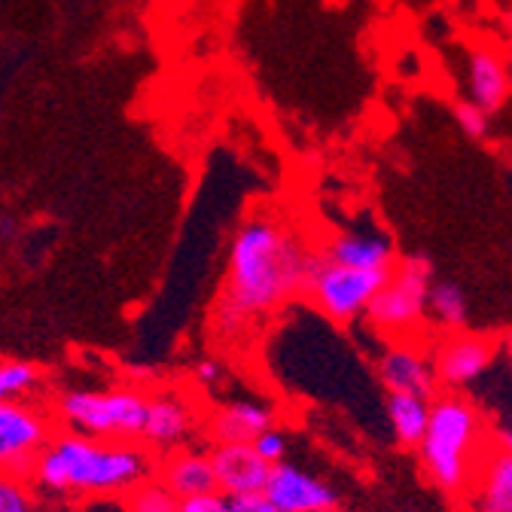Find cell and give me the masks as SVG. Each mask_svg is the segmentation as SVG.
Segmentation results:
<instances>
[{
	"label": "cell",
	"instance_id": "cell-1",
	"mask_svg": "<svg viewBox=\"0 0 512 512\" xmlns=\"http://www.w3.org/2000/svg\"><path fill=\"white\" fill-rule=\"evenodd\" d=\"M314 250L281 217L256 214L229 244L226 281L214 302V336L241 345L290 299L308 290Z\"/></svg>",
	"mask_w": 512,
	"mask_h": 512
},
{
	"label": "cell",
	"instance_id": "cell-2",
	"mask_svg": "<svg viewBox=\"0 0 512 512\" xmlns=\"http://www.w3.org/2000/svg\"><path fill=\"white\" fill-rule=\"evenodd\" d=\"M150 476H156V464L141 442H107L61 430L43 448L31 479L49 494H80L89 500L125 497Z\"/></svg>",
	"mask_w": 512,
	"mask_h": 512
},
{
	"label": "cell",
	"instance_id": "cell-3",
	"mask_svg": "<svg viewBox=\"0 0 512 512\" xmlns=\"http://www.w3.org/2000/svg\"><path fill=\"white\" fill-rule=\"evenodd\" d=\"M494 448L485 415L461 391L430 400V424L418 445L427 479L445 494H467L485 455Z\"/></svg>",
	"mask_w": 512,
	"mask_h": 512
},
{
	"label": "cell",
	"instance_id": "cell-4",
	"mask_svg": "<svg viewBox=\"0 0 512 512\" xmlns=\"http://www.w3.org/2000/svg\"><path fill=\"white\" fill-rule=\"evenodd\" d=\"M436 281V266L430 256L412 253L394 266L388 284L372 299L366 311V324L391 342H412L415 333L424 330L427 320V296Z\"/></svg>",
	"mask_w": 512,
	"mask_h": 512
},
{
	"label": "cell",
	"instance_id": "cell-5",
	"mask_svg": "<svg viewBox=\"0 0 512 512\" xmlns=\"http://www.w3.org/2000/svg\"><path fill=\"white\" fill-rule=\"evenodd\" d=\"M61 424L107 442H141L147 424V394L135 388L68 391L58 400Z\"/></svg>",
	"mask_w": 512,
	"mask_h": 512
},
{
	"label": "cell",
	"instance_id": "cell-6",
	"mask_svg": "<svg viewBox=\"0 0 512 512\" xmlns=\"http://www.w3.org/2000/svg\"><path fill=\"white\" fill-rule=\"evenodd\" d=\"M391 272L348 269V266L327 260L324 250H314L305 293L317 305L320 314H327L330 320H336V324H354L357 317H366L372 299L381 293L384 284H388Z\"/></svg>",
	"mask_w": 512,
	"mask_h": 512
},
{
	"label": "cell",
	"instance_id": "cell-7",
	"mask_svg": "<svg viewBox=\"0 0 512 512\" xmlns=\"http://www.w3.org/2000/svg\"><path fill=\"white\" fill-rule=\"evenodd\" d=\"M49 415L31 403H0V476H34V464L52 439Z\"/></svg>",
	"mask_w": 512,
	"mask_h": 512
},
{
	"label": "cell",
	"instance_id": "cell-8",
	"mask_svg": "<svg viewBox=\"0 0 512 512\" xmlns=\"http://www.w3.org/2000/svg\"><path fill=\"white\" fill-rule=\"evenodd\" d=\"M199 430L196 403L180 388H162L147 397V424L141 433V445L150 455H171L189 445L192 433Z\"/></svg>",
	"mask_w": 512,
	"mask_h": 512
},
{
	"label": "cell",
	"instance_id": "cell-9",
	"mask_svg": "<svg viewBox=\"0 0 512 512\" xmlns=\"http://www.w3.org/2000/svg\"><path fill=\"white\" fill-rule=\"evenodd\" d=\"M430 354H433L439 388L464 391L488 375V369L494 366V357H497V345L488 336L464 330V333L442 336Z\"/></svg>",
	"mask_w": 512,
	"mask_h": 512
},
{
	"label": "cell",
	"instance_id": "cell-10",
	"mask_svg": "<svg viewBox=\"0 0 512 512\" xmlns=\"http://www.w3.org/2000/svg\"><path fill=\"white\" fill-rule=\"evenodd\" d=\"M378 378L388 388V394H412L433 400L439 378L433 366V354L415 348L412 342H394L381 351L378 357Z\"/></svg>",
	"mask_w": 512,
	"mask_h": 512
},
{
	"label": "cell",
	"instance_id": "cell-11",
	"mask_svg": "<svg viewBox=\"0 0 512 512\" xmlns=\"http://www.w3.org/2000/svg\"><path fill=\"white\" fill-rule=\"evenodd\" d=\"M211 461L217 473V491L226 497H244L266 491L272 464L263 461L253 442H217L211 445Z\"/></svg>",
	"mask_w": 512,
	"mask_h": 512
},
{
	"label": "cell",
	"instance_id": "cell-12",
	"mask_svg": "<svg viewBox=\"0 0 512 512\" xmlns=\"http://www.w3.org/2000/svg\"><path fill=\"white\" fill-rule=\"evenodd\" d=\"M266 497L281 509V512H320L339 506L336 488L314 473H305L296 464H275L266 482Z\"/></svg>",
	"mask_w": 512,
	"mask_h": 512
},
{
	"label": "cell",
	"instance_id": "cell-13",
	"mask_svg": "<svg viewBox=\"0 0 512 512\" xmlns=\"http://www.w3.org/2000/svg\"><path fill=\"white\" fill-rule=\"evenodd\" d=\"M512 95L509 55L494 43H473L467 49V98L482 110L497 113Z\"/></svg>",
	"mask_w": 512,
	"mask_h": 512
},
{
	"label": "cell",
	"instance_id": "cell-14",
	"mask_svg": "<svg viewBox=\"0 0 512 512\" xmlns=\"http://www.w3.org/2000/svg\"><path fill=\"white\" fill-rule=\"evenodd\" d=\"M327 260L348 266V269H366V272H391L397 266L394 241L384 232L372 229H351L339 232L324 247Z\"/></svg>",
	"mask_w": 512,
	"mask_h": 512
},
{
	"label": "cell",
	"instance_id": "cell-15",
	"mask_svg": "<svg viewBox=\"0 0 512 512\" xmlns=\"http://www.w3.org/2000/svg\"><path fill=\"white\" fill-rule=\"evenodd\" d=\"M275 427V409L263 400L238 397L220 403L208 415V436L217 442H253L260 433Z\"/></svg>",
	"mask_w": 512,
	"mask_h": 512
},
{
	"label": "cell",
	"instance_id": "cell-16",
	"mask_svg": "<svg viewBox=\"0 0 512 512\" xmlns=\"http://www.w3.org/2000/svg\"><path fill=\"white\" fill-rule=\"evenodd\" d=\"M156 476L180 497H202V494H214L217 491V473H214V461L211 452H202V448H180V452H171L165 458H159L156 464Z\"/></svg>",
	"mask_w": 512,
	"mask_h": 512
},
{
	"label": "cell",
	"instance_id": "cell-17",
	"mask_svg": "<svg viewBox=\"0 0 512 512\" xmlns=\"http://www.w3.org/2000/svg\"><path fill=\"white\" fill-rule=\"evenodd\" d=\"M467 494L473 512H512V455L494 445Z\"/></svg>",
	"mask_w": 512,
	"mask_h": 512
},
{
	"label": "cell",
	"instance_id": "cell-18",
	"mask_svg": "<svg viewBox=\"0 0 512 512\" xmlns=\"http://www.w3.org/2000/svg\"><path fill=\"white\" fill-rule=\"evenodd\" d=\"M427 320L448 333H464L470 324V302L461 284L455 281H433L427 296Z\"/></svg>",
	"mask_w": 512,
	"mask_h": 512
},
{
	"label": "cell",
	"instance_id": "cell-19",
	"mask_svg": "<svg viewBox=\"0 0 512 512\" xmlns=\"http://www.w3.org/2000/svg\"><path fill=\"white\" fill-rule=\"evenodd\" d=\"M384 409H388V421L397 442L406 448H418L430 424V400L412 394H388Z\"/></svg>",
	"mask_w": 512,
	"mask_h": 512
},
{
	"label": "cell",
	"instance_id": "cell-20",
	"mask_svg": "<svg viewBox=\"0 0 512 512\" xmlns=\"http://www.w3.org/2000/svg\"><path fill=\"white\" fill-rule=\"evenodd\" d=\"M43 372L31 360H0V403H28L40 388Z\"/></svg>",
	"mask_w": 512,
	"mask_h": 512
},
{
	"label": "cell",
	"instance_id": "cell-21",
	"mask_svg": "<svg viewBox=\"0 0 512 512\" xmlns=\"http://www.w3.org/2000/svg\"><path fill=\"white\" fill-rule=\"evenodd\" d=\"M125 506L128 512H180V497L159 476H150L125 494Z\"/></svg>",
	"mask_w": 512,
	"mask_h": 512
},
{
	"label": "cell",
	"instance_id": "cell-22",
	"mask_svg": "<svg viewBox=\"0 0 512 512\" xmlns=\"http://www.w3.org/2000/svg\"><path fill=\"white\" fill-rule=\"evenodd\" d=\"M452 116H455L458 128H461V132H464L470 141L488 138V132H491V113L482 110L476 101H470V98L458 101V104L452 107Z\"/></svg>",
	"mask_w": 512,
	"mask_h": 512
},
{
	"label": "cell",
	"instance_id": "cell-23",
	"mask_svg": "<svg viewBox=\"0 0 512 512\" xmlns=\"http://www.w3.org/2000/svg\"><path fill=\"white\" fill-rule=\"evenodd\" d=\"M0 512H37L34 494L19 476H0Z\"/></svg>",
	"mask_w": 512,
	"mask_h": 512
},
{
	"label": "cell",
	"instance_id": "cell-24",
	"mask_svg": "<svg viewBox=\"0 0 512 512\" xmlns=\"http://www.w3.org/2000/svg\"><path fill=\"white\" fill-rule=\"evenodd\" d=\"M253 448H256V452L263 455V461L272 464V467L287 461V436H284L278 427H269L266 433L256 436V439H253Z\"/></svg>",
	"mask_w": 512,
	"mask_h": 512
},
{
	"label": "cell",
	"instance_id": "cell-25",
	"mask_svg": "<svg viewBox=\"0 0 512 512\" xmlns=\"http://www.w3.org/2000/svg\"><path fill=\"white\" fill-rule=\"evenodd\" d=\"M180 512H232V503H229L226 494L214 491V494H202V497L180 500Z\"/></svg>",
	"mask_w": 512,
	"mask_h": 512
},
{
	"label": "cell",
	"instance_id": "cell-26",
	"mask_svg": "<svg viewBox=\"0 0 512 512\" xmlns=\"http://www.w3.org/2000/svg\"><path fill=\"white\" fill-rule=\"evenodd\" d=\"M192 375H196L199 388H217L223 381V363L217 357H202L196 366H192Z\"/></svg>",
	"mask_w": 512,
	"mask_h": 512
},
{
	"label": "cell",
	"instance_id": "cell-27",
	"mask_svg": "<svg viewBox=\"0 0 512 512\" xmlns=\"http://www.w3.org/2000/svg\"><path fill=\"white\" fill-rule=\"evenodd\" d=\"M229 503H232V512H281L266 497V491H260V494H244V497H229Z\"/></svg>",
	"mask_w": 512,
	"mask_h": 512
},
{
	"label": "cell",
	"instance_id": "cell-28",
	"mask_svg": "<svg viewBox=\"0 0 512 512\" xmlns=\"http://www.w3.org/2000/svg\"><path fill=\"white\" fill-rule=\"evenodd\" d=\"M80 512H128L125 497H89Z\"/></svg>",
	"mask_w": 512,
	"mask_h": 512
},
{
	"label": "cell",
	"instance_id": "cell-29",
	"mask_svg": "<svg viewBox=\"0 0 512 512\" xmlns=\"http://www.w3.org/2000/svg\"><path fill=\"white\" fill-rule=\"evenodd\" d=\"M494 445L512 455V421H506V424H500V427L494 430Z\"/></svg>",
	"mask_w": 512,
	"mask_h": 512
},
{
	"label": "cell",
	"instance_id": "cell-30",
	"mask_svg": "<svg viewBox=\"0 0 512 512\" xmlns=\"http://www.w3.org/2000/svg\"><path fill=\"white\" fill-rule=\"evenodd\" d=\"M503 351H506V357H509V366H512V330L506 333V339H503Z\"/></svg>",
	"mask_w": 512,
	"mask_h": 512
},
{
	"label": "cell",
	"instance_id": "cell-31",
	"mask_svg": "<svg viewBox=\"0 0 512 512\" xmlns=\"http://www.w3.org/2000/svg\"><path fill=\"white\" fill-rule=\"evenodd\" d=\"M0 235H4V238H13V223H7V217L0 220Z\"/></svg>",
	"mask_w": 512,
	"mask_h": 512
},
{
	"label": "cell",
	"instance_id": "cell-32",
	"mask_svg": "<svg viewBox=\"0 0 512 512\" xmlns=\"http://www.w3.org/2000/svg\"><path fill=\"white\" fill-rule=\"evenodd\" d=\"M503 31H506V37H512V7H509V13L503 16Z\"/></svg>",
	"mask_w": 512,
	"mask_h": 512
},
{
	"label": "cell",
	"instance_id": "cell-33",
	"mask_svg": "<svg viewBox=\"0 0 512 512\" xmlns=\"http://www.w3.org/2000/svg\"><path fill=\"white\" fill-rule=\"evenodd\" d=\"M320 512H345L342 506H330V509H320Z\"/></svg>",
	"mask_w": 512,
	"mask_h": 512
},
{
	"label": "cell",
	"instance_id": "cell-34",
	"mask_svg": "<svg viewBox=\"0 0 512 512\" xmlns=\"http://www.w3.org/2000/svg\"><path fill=\"white\" fill-rule=\"evenodd\" d=\"M509 74H512V52H509Z\"/></svg>",
	"mask_w": 512,
	"mask_h": 512
}]
</instances>
